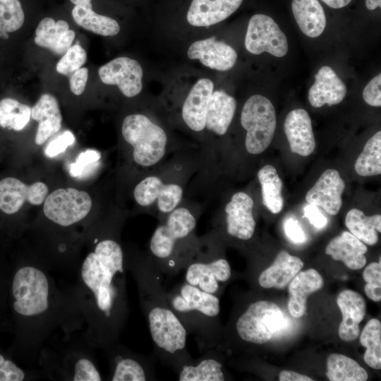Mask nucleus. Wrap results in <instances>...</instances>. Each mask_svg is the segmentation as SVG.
<instances>
[{
    "label": "nucleus",
    "mask_w": 381,
    "mask_h": 381,
    "mask_svg": "<svg viewBox=\"0 0 381 381\" xmlns=\"http://www.w3.org/2000/svg\"><path fill=\"white\" fill-rule=\"evenodd\" d=\"M141 306L147 318L155 357L176 373L193 358L187 349L188 332L176 315L150 258L135 270Z\"/></svg>",
    "instance_id": "1"
},
{
    "label": "nucleus",
    "mask_w": 381,
    "mask_h": 381,
    "mask_svg": "<svg viewBox=\"0 0 381 381\" xmlns=\"http://www.w3.org/2000/svg\"><path fill=\"white\" fill-rule=\"evenodd\" d=\"M167 295L188 334L194 336L200 352L216 348L220 337L219 297L186 282L176 285Z\"/></svg>",
    "instance_id": "2"
},
{
    "label": "nucleus",
    "mask_w": 381,
    "mask_h": 381,
    "mask_svg": "<svg viewBox=\"0 0 381 381\" xmlns=\"http://www.w3.org/2000/svg\"><path fill=\"white\" fill-rule=\"evenodd\" d=\"M123 273V251L112 239L98 242L82 265V279L93 293L97 307L106 319H111L117 311Z\"/></svg>",
    "instance_id": "3"
},
{
    "label": "nucleus",
    "mask_w": 381,
    "mask_h": 381,
    "mask_svg": "<svg viewBox=\"0 0 381 381\" xmlns=\"http://www.w3.org/2000/svg\"><path fill=\"white\" fill-rule=\"evenodd\" d=\"M195 226V216L179 207L156 228L150 241V258L161 277H173L183 270L196 248L187 243Z\"/></svg>",
    "instance_id": "4"
},
{
    "label": "nucleus",
    "mask_w": 381,
    "mask_h": 381,
    "mask_svg": "<svg viewBox=\"0 0 381 381\" xmlns=\"http://www.w3.org/2000/svg\"><path fill=\"white\" fill-rule=\"evenodd\" d=\"M121 133L124 140L133 147V157L138 164L152 167L164 157L167 133L147 116L140 114L127 116L123 121Z\"/></svg>",
    "instance_id": "5"
},
{
    "label": "nucleus",
    "mask_w": 381,
    "mask_h": 381,
    "mask_svg": "<svg viewBox=\"0 0 381 381\" xmlns=\"http://www.w3.org/2000/svg\"><path fill=\"white\" fill-rule=\"evenodd\" d=\"M286 326L280 308L274 303L259 300L250 303L236 318L234 329L243 342L262 344Z\"/></svg>",
    "instance_id": "6"
},
{
    "label": "nucleus",
    "mask_w": 381,
    "mask_h": 381,
    "mask_svg": "<svg viewBox=\"0 0 381 381\" xmlns=\"http://www.w3.org/2000/svg\"><path fill=\"white\" fill-rule=\"evenodd\" d=\"M241 123L246 131L245 145L252 155L263 152L270 145L275 132V109L265 97L254 95L245 102L241 115Z\"/></svg>",
    "instance_id": "7"
},
{
    "label": "nucleus",
    "mask_w": 381,
    "mask_h": 381,
    "mask_svg": "<svg viewBox=\"0 0 381 381\" xmlns=\"http://www.w3.org/2000/svg\"><path fill=\"white\" fill-rule=\"evenodd\" d=\"M14 310L25 316L44 313L48 308L49 284L45 274L33 267H24L16 273L12 285Z\"/></svg>",
    "instance_id": "8"
},
{
    "label": "nucleus",
    "mask_w": 381,
    "mask_h": 381,
    "mask_svg": "<svg viewBox=\"0 0 381 381\" xmlns=\"http://www.w3.org/2000/svg\"><path fill=\"white\" fill-rule=\"evenodd\" d=\"M184 282L203 291L218 296L221 285L231 277V268L224 258L217 257L207 251L195 249L186 267Z\"/></svg>",
    "instance_id": "9"
},
{
    "label": "nucleus",
    "mask_w": 381,
    "mask_h": 381,
    "mask_svg": "<svg viewBox=\"0 0 381 381\" xmlns=\"http://www.w3.org/2000/svg\"><path fill=\"white\" fill-rule=\"evenodd\" d=\"M92 205V199L87 192L73 188H60L47 196L43 211L51 221L68 226L84 219Z\"/></svg>",
    "instance_id": "10"
},
{
    "label": "nucleus",
    "mask_w": 381,
    "mask_h": 381,
    "mask_svg": "<svg viewBox=\"0 0 381 381\" xmlns=\"http://www.w3.org/2000/svg\"><path fill=\"white\" fill-rule=\"evenodd\" d=\"M245 47L251 54L268 52L282 57L288 51L287 39L275 21L265 14H255L249 20Z\"/></svg>",
    "instance_id": "11"
},
{
    "label": "nucleus",
    "mask_w": 381,
    "mask_h": 381,
    "mask_svg": "<svg viewBox=\"0 0 381 381\" xmlns=\"http://www.w3.org/2000/svg\"><path fill=\"white\" fill-rule=\"evenodd\" d=\"M98 74L103 83L117 85L127 97H135L142 90L143 71L135 59L126 56L114 59L100 66Z\"/></svg>",
    "instance_id": "12"
},
{
    "label": "nucleus",
    "mask_w": 381,
    "mask_h": 381,
    "mask_svg": "<svg viewBox=\"0 0 381 381\" xmlns=\"http://www.w3.org/2000/svg\"><path fill=\"white\" fill-rule=\"evenodd\" d=\"M48 193L47 185L35 182L28 186L18 179L7 177L0 181V210L6 214L18 212L25 202L39 205Z\"/></svg>",
    "instance_id": "13"
},
{
    "label": "nucleus",
    "mask_w": 381,
    "mask_h": 381,
    "mask_svg": "<svg viewBox=\"0 0 381 381\" xmlns=\"http://www.w3.org/2000/svg\"><path fill=\"white\" fill-rule=\"evenodd\" d=\"M254 202L244 192L234 193L225 207L226 231L241 241L250 239L255 232V221L253 214Z\"/></svg>",
    "instance_id": "14"
},
{
    "label": "nucleus",
    "mask_w": 381,
    "mask_h": 381,
    "mask_svg": "<svg viewBox=\"0 0 381 381\" xmlns=\"http://www.w3.org/2000/svg\"><path fill=\"white\" fill-rule=\"evenodd\" d=\"M344 189L345 183L338 171L329 169L308 191L306 200L308 204L322 208L329 214L336 215L342 205L341 195Z\"/></svg>",
    "instance_id": "15"
},
{
    "label": "nucleus",
    "mask_w": 381,
    "mask_h": 381,
    "mask_svg": "<svg viewBox=\"0 0 381 381\" xmlns=\"http://www.w3.org/2000/svg\"><path fill=\"white\" fill-rule=\"evenodd\" d=\"M187 56L190 59L199 60L202 65L212 69L225 71L231 69L237 60L234 48L214 36L193 42Z\"/></svg>",
    "instance_id": "16"
},
{
    "label": "nucleus",
    "mask_w": 381,
    "mask_h": 381,
    "mask_svg": "<svg viewBox=\"0 0 381 381\" xmlns=\"http://www.w3.org/2000/svg\"><path fill=\"white\" fill-rule=\"evenodd\" d=\"M284 129L293 153L303 157L313 153L315 140L310 117L305 109L291 111L285 119Z\"/></svg>",
    "instance_id": "17"
},
{
    "label": "nucleus",
    "mask_w": 381,
    "mask_h": 381,
    "mask_svg": "<svg viewBox=\"0 0 381 381\" xmlns=\"http://www.w3.org/2000/svg\"><path fill=\"white\" fill-rule=\"evenodd\" d=\"M213 90L211 80L200 78L192 87L183 102L182 118L193 131L200 132L205 128L207 107Z\"/></svg>",
    "instance_id": "18"
},
{
    "label": "nucleus",
    "mask_w": 381,
    "mask_h": 381,
    "mask_svg": "<svg viewBox=\"0 0 381 381\" xmlns=\"http://www.w3.org/2000/svg\"><path fill=\"white\" fill-rule=\"evenodd\" d=\"M337 303L342 313L339 336L345 341H353L359 335V323L366 313L365 301L358 292L346 289L338 295Z\"/></svg>",
    "instance_id": "19"
},
{
    "label": "nucleus",
    "mask_w": 381,
    "mask_h": 381,
    "mask_svg": "<svg viewBox=\"0 0 381 381\" xmlns=\"http://www.w3.org/2000/svg\"><path fill=\"white\" fill-rule=\"evenodd\" d=\"M346 87L334 71L328 66L320 68L315 81L308 92V100L313 107L340 103L345 97Z\"/></svg>",
    "instance_id": "20"
},
{
    "label": "nucleus",
    "mask_w": 381,
    "mask_h": 381,
    "mask_svg": "<svg viewBox=\"0 0 381 381\" xmlns=\"http://www.w3.org/2000/svg\"><path fill=\"white\" fill-rule=\"evenodd\" d=\"M243 0H193L187 13V20L193 26L207 27L230 16Z\"/></svg>",
    "instance_id": "21"
},
{
    "label": "nucleus",
    "mask_w": 381,
    "mask_h": 381,
    "mask_svg": "<svg viewBox=\"0 0 381 381\" xmlns=\"http://www.w3.org/2000/svg\"><path fill=\"white\" fill-rule=\"evenodd\" d=\"M75 36V32L69 29L66 21L55 22L52 18H44L36 28L35 42L57 55H62L71 47Z\"/></svg>",
    "instance_id": "22"
},
{
    "label": "nucleus",
    "mask_w": 381,
    "mask_h": 381,
    "mask_svg": "<svg viewBox=\"0 0 381 381\" xmlns=\"http://www.w3.org/2000/svg\"><path fill=\"white\" fill-rule=\"evenodd\" d=\"M31 117L38 122L35 142L44 144L61 127L62 116L57 99L50 94H43L31 108Z\"/></svg>",
    "instance_id": "23"
},
{
    "label": "nucleus",
    "mask_w": 381,
    "mask_h": 381,
    "mask_svg": "<svg viewBox=\"0 0 381 381\" xmlns=\"http://www.w3.org/2000/svg\"><path fill=\"white\" fill-rule=\"evenodd\" d=\"M323 286V279L320 273L309 269L299 272L289 285L288 310L296 318L302 317L306 311L308 296Z\"/></svg>",
    "instance_id": "24"
},
{
    "label": "nucleus",
    "mask_w": 381,
    "mask_h": 381,
    "mask_svg": "<svg viewBox=\"0 0 381 381\" xmlns=\"http://www.w3.org/2000/svg\"><path fill=\"white\" fill-rule=\"evenodd\" d=\"M303 265L299 258L282 250L273 263L259 274L258 284L265 289H284L301 271Z\"/></svg>",
    "instance_id": "25"
},
{
    "label": "nucleus",
    "mask_w": 381,
    "mask_h": 381,
    "mask_svg": "<svg viewBox=\"0 0 381 381\" xmlns=\"http://www.w3.org/2000/svg\"><path fill=\"white\" fill-rule=\"evenodd\" d=\"M223 368L214 348L204 351L198 358H192L176 374L179 381H224Z\"/></svg>",
    "instance_id": "26"
},
{
    "label": "nucleus",
    "mask_w": 381,
    "mask_h": 381,
    "mask_svg": "<svg viewBox=\"0 0 381 381\" xmlns=\"http://www.w3.org/2000/svg\"><path fill=\"white\" fill-rule=\"evenodd\" d=\"M367 246L349 231H343L327 246L325 253L341 261L351 270H360L366 264Z\"/></svg>",
    "instance_id": "27"
},
{
    "label": "nucleus",
    "mask_w": 381,
    "mask_h": 381,
    "mask_svg": "<svg viewBox=\"0 0 381 381\" xmlns=\"http://www.w3.org/2000/svg\"><path fill=\"white\" fill-rule=\"evenodd\" d=\"M236 101L222 90L213 91L209 101L205 128L218 135H224L234 118Z\"/></svg>",
    "instance_id": "28"
},
{
    "label": "nucleus",
    "mask_w": 381,
    "mask_h": 381,
    "mask_svg": "<svg viewBox=\"0 0 381 381\" xmlns=\"http://www.w3.org/2000/svg\"><path fill=\"white\" fill-rule=\"evenodd\" d=\"M70 1L74 4L72 17L79 26L102 36H114L119 32L120 25L117 21L92 11V0Z\"/></svg>",
    "instance_id": "29"
},
{
    "label": "nucleus",
    "mask_w": 381,
    "mask_h": 381,
    "mask_svg": "<svg viewBox=\"0 0 381 381\" xmlns=\"http://www.w3.org/2000/svg\"><path fill=\"white\" fill-rule=\"evenodd\" d=\"M291 7L296 23L306 35L317 37L322 33L326 17L318 0H293Z\"/></svg>",
    "instance_id": "30"
},
{
    "label": "nucleus",
    "mask_w": 381,
    "mask_h": 381,
    "mask_svg": "<svg viewBox=\"0 0 381 381\" xmlns=\"http://www.w3.org/2000/svg\"><path fill=\"white\" fill-rule=\"evenodd\" d=\"M155 357V356H154ZM154 357H123L117 356L112 381L156 380Z\"/></svg>",
    "instance_id": "31"
},
{
    "label": "nucleus",
    "mask_w": 381,
    "mask_h": 381,
    "mask_svg": "<svg viewBox=\"0 0 381 381\" xmlns=\"http://www.w3.org/2000/svg\"><path fill=\"white\" fill-rule=\"evenodd\" d=\"M346 226L353 236L368 246L375 245L378 241V233L381 232V215L366 216L361 210L353 208L345 217Z\"/></svg>",
    "instance_id": "32"
},
{
    "label": "nucleus",
    "mask_w": 381,
    "mask_h": 381,
    "mask_svg": "<svg viewBox=\"0 0 381 381\" xmlns=\"http://www.w3.org/2000/svg\"><path fill=\"white\" fill-rule=\"evenodd\" d=\"M264 205L273 214L280 212L284 206L282 181L272 165H265L258 172Z\"/></svg>",
    "instance_id": "33"
},
{
    "label": "nucleus",
    "mask_w": 381,
    "mask_h": 381,
    "mask_svg": "<svg viewBox=\"0 0 381 381\" xmlns=\"http://www.w3.org/2000/svg\"><path fill=\"white\" fill-rule=\"evenodd\" d=\"M326 375L330 381H365L366 370L356 361L342 354H331L327 360Z\"/></svg>",
    "instance_id": "34"
},
{
    "label": "nucleus",
    "mask_w": 381,
    "mask_h": 381,
    "mask_svg": "<svg viewBox=\"0 0 381 381\" xmlns=\"http://www.w3.org/2000/svg\"><path fill=\"white\" fill-rule=\"evenodd\" d=\"M356 172L362 176L381 174V131L375 133L365 143L362 152L356 160Z\"/></svg>",
    "instance_id": "35"
},
{
    "label": "nucleus",
    "mask_w": 381,
    "mask_h": 381,
    "mask_svg": "<svg viewBox=\"0 0 381 381\" xmlns=\"http://www.w3.org/2000/svg\"><path fill=\"white\" fill-rule=\"evenodd\" d=\"M31 116V108L12 98L0 101V126L16 131L23 130Z\"/></svg>",
    "instance_id": "36"
},
{
    "label": "nucleus",
    "mask_w": 381,
    "mask_h": 381,
    "mask_svg": "<svg viewBox=\"0 0 381 381\" xmlns=\"http://www.w3.org/2000/svg\"><path fill=\"white\" fill-rule=\"evenodd\" d=\"M360 343L365 347L364 361L374 369L381 368V323L375 318L370 320L361 332Z\"/></svg>",
    "instance_id": "37"
},
{
    "label": "nucleus",
    "mask_w": 381,
    "mask_h": 381,
    "mask_svg": "<svg viewBox=\"0 0 381 381\" xmlns=\"http://www.w3.org/2000/svg\"><path fill=\"white\" fill-rule=\"evenodd\" d=\"M167 185L157 176H147L135 186L133 191L135 200L143 207L149 206L156 200L158 204L163 198Z\"/></svg>",
    "instance_id": "38"
},
{
    "label": "nucleus",
    "mask_w": 381,
    "mask_h": 381,
    "mask_svg": "<svg viewBox=\"0 0 381 381\" xmlns=\"http://www.w3.org/2000/svg\"><path fill=\"white\" fill-rule=\"evenodd\" d=\"M24 20L19 0H0V32L16 31L22 27Z\"/></svg>",
    "instance_id": "39"
},
{
    "label": "nucleus",
    "mask_w": 381,
    "mask_h": 381,
    "mask_svg": "<svg viewBox=\"0 0 381 381\" xmlns=\"http://www.w3.org/2000/svg\"><path fill=\"white\" fill-rule=\"evenodd\" d=\"M101 154L99 151L88 149L80 152L75 161L69 166L72 177H86L99 167Z\"/></svg>",
    "instance_id": "40"
},
{
    "label": "nucleus",
    "mask_w": 381,
    "mask_h": 381,
    "mask_svg": "<svg viewBox=\"0 0 381 381\" xmlns=\"http://www.w3.org/2000/svg\"><path fill=\"white\" fill-rule=\"evenodd\" d=\"M85 50L78 44L71 46L56 64V71L69 77L86 62Z\"/></svg>",
    "instance_id": "41"
},
{
    "label": "nucleus",
    "mask_w": 381,
    "mask_h": 381,
    "mask_svg": "<svg viewBox=\"0 0 381 381\" xmlns=\"http://www.w3.org/2000/svg\"><path fill=\"white\" fill-rule=\"evenodd\" d=\"M74 381H100L99 373L88 359H80L75 364Z\"/></svg>",
    "instance_id": "42"
},
{
    "label": "nucleus",
    "mask_w": 381,
    "mask_h": 381,
    "mask_svg": "<svg viewBox=\"0 0 381 381\" xmlns=\"http://www.w3.org/2000/svg\"><path fill=\"white\" fill-rule=\"evenodd\" d=\"M75 136L70 131H66L49 142L45 148L44 153L49 157H54L64 152L66 148L75 142Z\"/></svg>",
    "instance_id": "43"
},
{
    "label": "nucleus",
    "mask_w": 381,
    "mask_h": 381,
    "mask_svg": "<svg viewBox=\"0 0 381 381\" xmlns=\"http://www.w3.org/2000/svg\"><path fill=\"white\" fill-rule=\"evenodd\" d=\"M24 378V372L0 354V381H22Z\"/></svg>",
    "instance_id": "44"
},
{
    "label": "nucleus",
    "mask_w": 381,
    "mask_h": 381,
    "mask_svg": "<svg viewBox=\"0 0 381 381\" xmlns=\"http://www.w3.org/2000/svg\"><path fill=\"white\" fill-rule=\"evenodd\" d=\"M381 75L373 78L365 87L363 97L365 102L373 107L381 106Z\"/></svg>",
    "instance_id": "45"
},
{
    "label": "nucleus",
    "mask_w": 381,
    "mask_h": 381,
    "mask_svg": "<svg viewBox=\"0 0 381 381\" xmlns=\"http://www.w3.org/2000/svg\"><path fill=\"white\" fill-rule=\"evenodd\" d=\"M88 79V69L80 68L69 76V84L71 92L75 95H81L86 87Z\"/></svg>",
    "instance_id": "46"
},
{
    "label": "nucleus",
    "mask_w": 381,
    "mask_h": 381,
    "mask_svg": "<svg viewBox=\"0 0 381 381\" xmlns=\"http://www.w3.org/2000/svg\"><path fill=\"white\" fill-rule=\"evenodd\" d=\"M284 227L287 237L294 243L301 244L306 242V236L296 219H288L285 222Z\"/></svg>",
    "instance_id": "47"
},
{
    "label": "nucleus",
    "mask_w": 381,
    "mask_h": 381,
    "mask_svg": "<svg viewBox=\"0 0 381 381\" xmlns=\"http://www.w3.org/2000/svg\"><path fill=\"white\" fill-rule=\"evenodd\" d=\"M303 216L307 218L309 222L317 229H322L327 223V217L320 212L318 207L308 204L304 207Z\"/></svg>",
    "instance_id": "48"
},
{
    "label": "nucleus",
    "mask_w": 381,
    "mask_h": 381,
    "mask_svg": "<svg viewBox=\"0 0 381 381\" xmlns=\"http://www.w3.org/2000/svg\"><path fill=\"white\" fill-rule=\"evenodd\" d=\"M381 259L379 262H372L364 270L363 277L364 281L368 284L381 285Z\"/></svg>",
    "instance_id": "49"
},
{
    "label": "nucleus",
    "mask_w": 381,
    "mask_h": 381,
    "mask_svg": "<svg viewBox=\"0 0 381 381\" xmlns=\"http://www.w3.org/2000/svg\"><path fill=\"white\" fill-rule=\"evenodd\" d=\"M280 381H313L310 377L290 370H282L279 375Z\"/></svg>",
    "instance_id": "50"
},
{
    "label": "nucleus",
    "mask_w": 381,
    "mask_h": 381,
    "mask_svg": "<svg viewBox=\"0 0 381 381\" xmlns=\"http://www.w3.org/2000/svg\"><path fill=\"white\" fill-rule=\"evenodd\" d=\"M366 296L373 301L381 300V285L366 283L364 286Z\"/></svg>",
    "instance_id": "51"
},
{
    "label": "nucleus",
    "mask_w": 381,
    "mask_h": 381,
    "mask_svg": "<svg viewBox=\"0 0 381 381\" xmlns=\"http://www.w3.org/2000/svg\"><path fill=\"white\" fill-rule=\"evenodd\" d=\"M324 3L333 8H340L348 5L351 0H322Z\"/></svg>",
    "instance_id": "52"
},
{
    "label": "nucleus",
    "mask_w": 381,
    "mask_h": 381,
    "mask_svg": "<svg viewBox=\"0 0 381 381\" xmlns=\"http://www.w3.org/2000/svg\"><path fill=\"white\" fill-rule=\"evenodd\" d=\"M365 6L369 10H374L381 6V0H366Z\"/></svg>",
    "instance_id": "53"
},
{
    "label": "nucleus",
    "mask_w": 381,
    "mask_h": 381,
    "mask_svg": "<svg viewBox=\"0 0 381 381\" xmlns=\"http://www.w3.org/2000/svg\"><path fill=\"white\" fill-rule=\"evenodd\" d=\"M0 38L1 39H8V35L6 32H0Z\"/></svg>",
    "instance_id": "54"
}]
</instances>
